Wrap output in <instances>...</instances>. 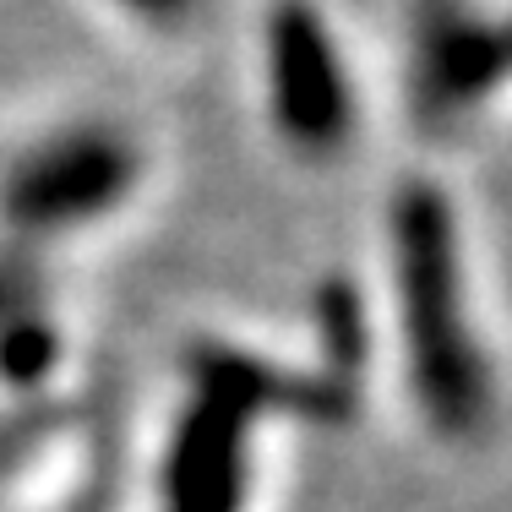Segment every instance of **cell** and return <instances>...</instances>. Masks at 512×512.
<instances>
[{
    "label": "cell",
    "mask_w": 512,
    "mask_h": 512,
    "mask_svg": "<svg viewBox=\"0 0 512 512\" xmlns=\"http://www.w3.org/2000/svg\"><path fill=\"white\" fill-rule=\"evenodd\" d=\"M137 17H153V22H180L191 17V0H126Z\"/></svg>",
    "instance_id": "4"
},
{
    "label": "cell",
    "mask_w": 512,
    "mask_h": 512,
    "mask_svg": "<svg viewBox=\"0 0 512 512\" xmlns=\"http://www.w3.org/2000/svg\"><path fill=\"white\" fill-rule=\"evenodd\" d=\"M436 197L409 191L398 202V273H404L409 300V344H414V376L431 414L442 425H463L480 409V365H474L469 333H463L458 306V267H453V235Z\"/></svg>",
    "instance_id": "1"
},
{
    "label": "cell",
    "mask_w": 512,
    "mask_h": 512,
    "mask_svg": "<svg viewBox=\"0 0 512 512\" xmlns=\"http://www.w3.org/2000/svg\"><path fill=\"white\" fill-rule=\"evenodd\" d=\"M137 180V153L109 131H77L11 175L6 213L28 229H66L93 213H109Z\"/></svg>",
    "instance_id": "3"
},
{
    "label": "cell",
    "mask_w": 512,
    "mask_h": 512,
    "mask_svg": "<svg viewBox=\"0 0 512 512\" xmlns=\"http://www.w3.org/2000/svg\"><path fill=\"white\" fill-rule=\"evenodd\" d=\"M267 77H273L278 126L295 148L327 153L349 137V82L338 44L327 39L322 17L300 0L273 11L267 22Z\"/></svg>",
    "instance_id": "2"
}]
</instances>
